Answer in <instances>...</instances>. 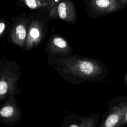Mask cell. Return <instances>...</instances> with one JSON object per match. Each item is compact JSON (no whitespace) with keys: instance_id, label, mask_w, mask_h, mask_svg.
Returning a JSON list of instances; mask_svg holds the SVG:
<instances>
[{"instance_id":"cell-1","label":"cell","mask_w":127,"mask_h":127,"mask_svg":"<svg viewBox=\"0 0 127 127\" xmlns=\"http://www.w3.org/2000/svg\"><path fill=\"white\" fill-rule=\"evenodd\" d=\"M49 64L61 78L73 84L100 82L109 74L107 67L101 61L82 55H72Z\"/></svg>"},{"instance_id":"cell-2","label":"cell","mask_w":127,"mask_h":127,"mask_svg":"<svg viewBox=\"0 0 127 127\" xmlns=\"http://www.w3.org/2000/svg\"><path fill=\"white\" fill-rule=\"evenodd\" d=\"M22 76L21 67L15 61L5 57L0 60V101L16 96L21 91L17 83Z\"/></svg>"},{"instance_id":"cell-3","label":"cell","mask_w":127,"mask_h":127,"mask_svg":"<svg viewBox=\"0 0 127 127\" xmlns=\"http://www.w3.org/2000/svg\"><path fill=\"white\" fill-rule=\"evenodd\" d=\"M50 11H31L28 13L29 23L25 50L31 51L40 46L48 33L49 22L52 20Z\"/></svg>"},{"instance_id":"cell-4","label":"cell","mask_w":127,"mask_h":127,"mask_svg":"<svg viewBox=\"0 0 127 127\" xmlns=\"http://www.w3.org/2000/svg\"><path fill=\"white\" fill-rule=\"evenodd\" d=\"M86 5L84 11L87 17H102L126 7L124 0H82Z\"/></svg>"},{"instance_id":"cell-5","label":"cell","mask_w":127,"mask_h":127,"mask_svg":"<svg viewBox=\"0 0 127 127\" xmlns=\"http://www.w3.org/2000/svg\"><path fill=\"white\" fill-rule=\"evenodd\" d=\"M11 20L12 23L6 34V39L10 44L25 50L29 23L28 15L23 12L11 17Z\"/></svg>"},{"instance_id":"cell-6","label":"cell","mask_w":127,"mask_h":127,"mask_svg":"<svg viewBox=\"0 0 127 127\" xmlns=\"http://www.w3.org/2000/svg\"><path fill=\"white\" fill-rule=\"evenodd\" d=\"M73 49L68 41L58 34H51L45 45L47 63L63 59L72 55Z\"/></svg>"},{"instance_id":"cell-7","label":"cell","mask_w":127,"mask_h":127,"mask_svg":"<svg viewBox=\"0 0 127 127\" xmlns=\"http://www.w3.org/2000/svg\"><path fill=\"white\" fill-rule=\"evenodd\" d=\"M21 120V108L16 96L4 101L0 109V122L4 125L13 127L18 124Z\"/></svg>"},{"instance_id":"cell-8","label":"cell","mask_w":127,"mask_h":127,"mask_svg":"<svg viewBox=\"0 0 127 127\" xmlns=\"http://www.w3.org/2000/svg\"><path fill=\"white\" fill-rule=\"evenodd\" d=\"M52 19H61L64 22L75 24L77 20L76 6L72 0H60L50 12Z\"/></svg>"},{"instance_id":"cell-9","label":"cell","mask_w":127,"mask_h":127,"mask_svg":"<svg viewBox=\"0 0 127 127\" xmlns=\"http://www.w3.org/2000/svg\"><path fill=\"white\" fill-rule=\"evenodd\" d=\"M99 117V113L84 117L73 113L64 118L61 127H96Z\"/></svg>"},{"instance_id":"cell-10","label":"cell","mask_w":127,"mask_h":127,"mask_svg":"<svg viewBox=\"0 0 127 127\" xmlns=\"http://www.w3.org/2000/svg\"><path fill=\"white\" fill-rule=\"evenodd\" d=\"M108 110L104 115L99 127H123L122 115L120 108L108 101L106 103Z\"/></svg>"},{"instance_id":"cell-11","label":"cell","mask_w":127,"mask_h":127,"mask_svg":"<svg viewBox=\"0 0 127 127\" xmlns=\"http://www.w3.org/2000/svg\"><path fill=\"white\" fill-rule=\"evenodd\" d=\"M60 0H16V6L26 7L31 11H51Z\"/></svg>"},{"instance_id":"cell-12","label":"cell","mask_w":127,"mask_h":127,"mask_svg":"<svg viewBox=\"0 0 127 127\" xmlns=\"http://www.w3.org/2000/svg\"><path fill=\"white\" fill-rule=\"evenodd\" d=\"M118 106L122 112V124L123 127L127 125V95H120L109 100Z\"/></svg>"},{"instance_id":"cell-13","label":"cell","mask_w":127,"mask_h":127,"mask_svg":"<svg viewBox=\"0 0 127 127\" xmlns=\"http://www.w3.org/2000/svg\"><path fill=\"white\" fill-rule=\"evenodd\" d=\"M10 22L7 21L4 18L0 19V39H2L5 35L7 34L8 31Z\"/></svg>"},{"instance_id":"cell-14","label":"cell","mask_w":127,"mask_h":127,"mask_svg":"<svg viewBox=\"0 0 127 127\" xmlns=\"http://www.w3.org/2000/svg\"><path fill=\"white\" fill-rule=\"evenodd\" d=\"M124 81L125 84L126 85V86H127V73H126V74L125 75V76L124 77Z\"/></svg>"},{"instance_id":"cell-15","label":"cell","mask_w":127,"mask_h":127,"mask_svg":"<svg viewBox=\"0 0 127 127\" xmlns=\"http://www.w3.org/2000/svg\"><path fill=\"white\" fill-rule=\"evenodd\" d=\"M124 1H125V3H126V6L127 7V0H124Z\"/></svg>"}]
</instances>
